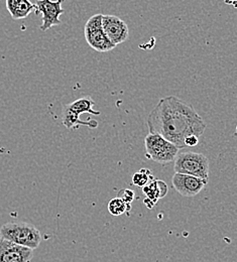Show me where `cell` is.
<instances>
[{
  "mask_svg": "<svg viewBox=\"0 0 237 262\" xmlns=\"http://www.w3.org/2000/svg\"><path fill=\"white\" fill-rule=\"evenodd\" d=\"M102 29L109 41L115 47L126 41L130 36L127 25L115 15L102 14Z\"/></svg>",
  "mask_w": 237,
  "mask_h": 262,
  "instance_id": "obj_8",
  "label": "cell"
},
{
  "mask_svg": "<svg viewBox=\"0 0 237 262\" xmlns=\"http://www.w3.org/2000/svg\"><path fill=\"white\" fill-rule=\"evenodd\" d=\"M142 193L146 196L147 199L158 203V201L161 199L160 198V190L158 187V183L157 180L154 179L153 181H150L147 185H145L142 188Z\"/></svg>",
  "mask_w": 237,
  "mask_h": 262,
  "instance_id": "obj_14",
  "label": "cell"
},
{
  "mask_svg": "<svg viewBox=\"0 0 237 262\" xmlns=\"http://www.w3.org/2000/svg\"><path fill=\"white\" fill-rule=\"evenodd\" d=\"M184 143H185V146H190V147H193V146H196L198 145L199 143V137H197L196 135H190L188 137L185 138L184 140Z\"/></svg>",
  "mask_w": 237,
  "mask_h": 262,
  "instance_id": "obj_16",
  "label": "cell"
},
{
  "mask_svg": "<svg viewBox=\"0 0 237 262\" xmlns=\"http://www.w3.org/2000/svg\"><path fill=\"white\" fill-rule=\"evenodd\" d=\"M143 203H144V205H145L148 209H153L154 206H156V204H157L156 202H154V201H152V200H149V199H147V198L144 199Z\"/></svg>",
  "mask_w": 237,
  "mask_h": 262,
  "instance_id": "obj_18",
  "label": "cell"
},
{
  "mask_svg": "<svg viewBox=\"0 0 237 262\" xmlns=\"http://www.w3.org/2000/svg\"><path fill=\"white\" fill-rule=\"evenodd\" d=\"M6 8L14 20L27 18L35 10V4L30 0H5Z\"/></svg>",
  "mask_w": 237,
  "mask_h": 262,
  "instance_id": "obj_11",
  "label": "cell"
},
{
  "mask_svg": "<svg viewBox=\"0 0 237 262\" xmlns=\"http://www.w3.org/2000/svg\"><path fill=\"white\" fill-rule=\"evenodd\" d=\"M131 211V205H126L121 199L113 198L108 203V212L112 216H121Z\"/></svg>",
  "mask_w": 237,
  "mask_h": 262,
  "instance_id": "obj_12",
  "label": "cell"
},
{
  "mask_svg": "<svg viewBox=\"0 0 237 262\" xmlns=\"http://www.w3.org/2000/svg\"><path fill=\"white\" fill-rule=\"evenodd\" d=\"M0 238L30 249H36L41 241L39 230L26 222H9L1 226Z\"/></svg>",
  "mask_w": 237,
  "mask_h": 262,
  "instance_id": "obj_3",
  "label": "cell"
},
{
  "mask_svg": "<svg viewBox=\"0 0 237 262\" xmlns=\"http://www.w3.org/2000/svg\"><path fill=\"white\" fill-rule=\"evenodd\" d=\"M117 198L121 199L126 205H131L136 199V193L130 189H122L118 192Z\"/></svg>",
  "mask_w": 237,
  "mask_h": 262,
  "instance_id": "obj_15",
  "label": "cell"
},
{
  "mask_svg": "<svg viewBox=\"0 0 237 262\" xmlns=\"http://www.w3.org/2000/svg\"><path fill=\"white\" fill-rule=\"evenodd\" d=\"M95 102L90 96H84L77 99L66 105L62 112V122L67 129H78L79 126H87L91 129L98 127V121L94 119H89L88 121H83L80 119V115L84 113L92 115H100V111L93 109Z\"/></svg>",
  "mask_w": 237,
  "mask_h": 262,
  "instance_id": "obj_2",
  "label": "cell"
},
{
  "mask_svg": "<svg viewBox=\"0 0 237 262\" xmlns=\"http://www.w3.org/2000/svg\"><path fill=\"white\" fill-rule=\"evenodd\" d=\"M84 36L89 47L98 53H107L116 48L109 41L102 29V14L100 13L91 16L87 20L84 27Z\"/></svg>",
  "mask_w": 237,
  "mask_h": 262,
  "instance_id": "obj_6",
  "label": "cell"
},
{
  "mask_svg": "<svg viewBox=\"0 0 237 262\" xmlns=\"http://www.w3.org/2000/svg\"><path fill=\"white\" fill-rule=\"evenodd\" d=\"M174 169L177 173L193 176L208 181L209 160L199 152L179 151L174 160Z\"/></svg>",
  "mask_w": 237,
  "mask_h": 262,
  "instance_id": "obj_4",
  "label": "cell"
},
{
  "mask_svg": "<svg viewBox=\"0 0 237 262\" xmlns=\"http://www.w3.org/2000/svg\"><path fill=\"white\" fill-rule=\"evenodd\" d=\"M64 0H37L35 4V13L41 14V25L39 27L41 32H47L53 27L62 24L60 16L65 12L62 8Z\"/></svg>",
  "mask_w": 237,
  "mask_h": 262,
  "instance_id": "obj_7",
  "label": "cell"
},
{
  "mask_svg": "<svg viewBox=\"0 0 237 262\" xmlns=\"http://www.w3.org/2000/svg\"><path fill=\"white\" fill-rule=\"evenodd\" d=\"M145 157L158 164L173 163L180 149L157 133H148L144 138Z\"/></svg>",
  "mask_w": 237,
  "mask_h": 262,
  "instance_id": "obj_5",
  "label": "cell"
},
{
  "mask_svg": "<svg viewBox=\"0 0 237 262\" xmlns=\"http://www.w3.org/2000/svg\"><path fill=\"white\" fill-rule=\"evenodd\" d=\"M226 4L232 5L233 7H236V0H223Z\"/></svg>",
  "mask_w": 237,
  "mask_h": 262,
  "instance_id": "obj_19",
  "label": "cell"
},
{
  "mask_svg": "<svg viewBox=\"0 0 237 262\" xmlns=\"http://www.w3.org/2000/svg\"><path fill=\"white\" fill-rule=\"evenodd\" d=\"M208 181L193 176L175 173L171 178L174 189L182 196L193 198L197 196L207 185Z\"/></svg>",
  "mask_w": 237,
  "mask_h": 262,
  "instance_id": "obj_9",
  "label": "cell"
},
{
  "mask_svg": "<svg viewBox=\"0 0 237 262\" xmlns=\"http://www.w3.org/2000/svg\"><path fill=\"white\" fill-rule=\"evenodd\" d=\"M157 183H158V187H159V190H160V198L163 199V198L167 196V194H168V191H169L168 185L162 180H157Z\"/></svg>",
  "mask_w": 237,
  "mask_h": 262,
  "instance_id": "obj_17",
  "label": "cell"
},
{
  "mask_svg": "<svg viewBox=\"0 0 237 262\" xmlns=\"http://www.w3.org/2000/svg\"><path fill=\"white\" fill-rule=\"evenodd\" d=\"M34 250L0 238V262H31Z\"/></svg>",
  "mask_w": 237,
  "mask_h": 262,
  "instance_id": "obj_10",
  "label": "cell"
},
{
  "mask_svg": "<svg viewBox=\"0 0 237 262\" xmlns=\"http://www.w3.org/2000/svg\"><path fill=\"white\" fill-rule=\"evenodd\" d=\"M155 178L152 174L150 169L148 168H141L140 170L136 171V173H134L133 176V184L139 187V188H143L145 185H147L150 181H153Z\"/></svg>",
  "mask_w": 237,
  "mask_h": 262,
  "instance_id": "obj_13",
  "label": "cell"
},
{
  "mask_svg": "<svg viewBox=\"0 0 237 262\" xmlns=\"http://www.w3.org/2000/svg\"><path fill=\"white\" fill-rule=\"evenodd\" d=\"M146 123L149 133L160 134L179 149L186 147V137L200 138L206 129L203 118L194 107L176 96L161 99L148 114Z\"/></svg>",
  "mask_w": 237,
  "mask_h": 262,
  "instance_id": "obj_1",
  "label": "cell"
}]
</instances>
